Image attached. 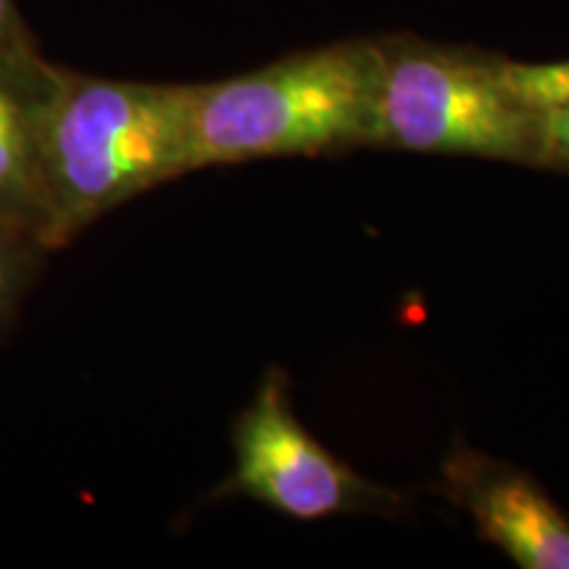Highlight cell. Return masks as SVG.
<instances>
[{
  "label": "cell",
  "instance_id": "cell-6",
  "mask_svg": "<svg viewBox=\"0 0 569 569\" xmlns=\"http://www.w3.org/2000/svg\"><path fill=\"white\" fill-rule=\"evenodd\" d=\"M61 67L34 48L0 53V224L53 248L40 174V132Z\"/></svg>",
  "mask_w": 569,
  "mask_h": 569
},
{
  "label": "cell",
  "instance_id": "cell-3",
  "mask_svg": "<svg viewBox=\"0 0 569 569\" xmlns=\"http://www.w3.org/2000/svg\"><path fill=\"white\" fill-rule=\"evenodd\" d=\"M377 51V146L543 163V113L507 90L498 56L411 38Z\"/></svg>",
  "mask_w": 569,
  "mask_h": 569
},
{
  "label": "cell",
  "instance_id": "cell-8",
  "mask_svg": "<svg viewBox=\"0 0 569 569\" xmlns=\"http://www.w3.org/2000/svg\"><path fill=\"white\" fill-rule=\"evenodd\" d=\"M498 74L519 103L538 113L569 111V61L519 63L498 59Z\"/></svg>",
  "mask_w": 569,
  "mask_h": 569
},
{
  "label": "cell",
  "instance_id": "cell-1",
  "mask_svg": "<svg viewBox=\"0 0 569 569\" xmlns=\"http://www.w3.org/2000/svg\"><path fill=\"white\" fill-rule=\"evenodd\" d=\"M190 172V84L61 69L40 132L53 248L156 184Z\"/></svg>",
  "mask_w": 569,
  "mask_h": 569
},
{
  "label": "cell",
  "instance_id": "cell-9",
  "mask_svg": "<svg viewBox=\"0 0 569 569\" xmlns=\"http://www.w3.org/2000/svg\"><path fill=\"white\" fill-rule=\"evenodd\" d=\"M543 163L569 169V111L543 113Z\"/></svg>",
  "mask_w": 569,
  "mask_h": 569
},
{
  "label": "cell",
  "instance_id": "cell-4",
  "mask_svg": "<svg viewBox=\"0 0 569 569\" xmlns=\"http://www.w3.org/2000/svg\"><path fill=\"white\" fill-rule=\"evenodd\" d=\"M232 448L234 469L222 493L248 496L290 519L315 522L393 501V493L359 478L309 436L293 415L288 382L277 369L234 419Z\"/></svg>",
  "mask_w": 569,
  "mask_h": 569
},
{
  "label": "cell",
  "instance_id": "cell-7",
  "mask_svg": "<svg viewBox=\"0 0 569 569\" xmlns=\"http://www.w3.org/2000/svg\"><path fill=\"white\" fill-rule=\"evenodd\" d=\"M48 253L30 234L0 224V336L17 322Z\"/></svg>",
  "mask_w": 569,
  "mask_h": 569
},
{
  "label": "cell",
  "instance_id": "cell-5",
  "mask_svg": "<svg viewBox=\"0 0 569 569\" xmlns=\"http://www.w3.org/2000/svg\"><path fill=\"white\" fill-rule=\"evenodd\" d=\"M443 480L480 536L519 567L569 569V519L528 475L465 448L448 457Z\"/></svg>",
  "mask_w": 569,
  "mask_h": 569
},
{
  "label": "cell",
  "instance_id": "cell-2",
  "mask_svg": "<svg viewBox=\"0 0 569 569\" xmlns=\"http://www.w3.org/2000/svg\"><path fill=\"white\" fill-rule=\"evenodd\" d=\"M377 56V42H338L190 84V172L375 142Z\"/></svg>",
  "mask_w": 569,
  "mask_h": 569
},
{
  "label": "cell",
  "instance_id": "cell-10",
  "mask_svg": "<svg viewBox=\"0 0 569 569\" xmlns=\"http://www.w3.org/2000/svg\"><path fill=\"white\" fill-rule=\"evenodd\" d=\"M34 48L30 30L24 27V19L17 11L13 0H0V53L3 51H24Z\"/></svg>",
  "mask_w": 569,
  "mask_h": 569
}]
</instances>
